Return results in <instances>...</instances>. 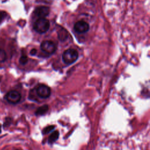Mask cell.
I'll use <instances>...</instances> for the list:
<instances>
[{"label": "cell", "mask_w": 150, "mask_h": 150, "mask_svg": "<svg viewBox=\"0 0 150 150\" xmlns=\"http://www.w3.org/2000/svg\"><path fill=\"white\" fill-rule=\"evenodd\" d=\"M50 27V22L45 18H39L33 24L34 30L39 33H44L46 32Z\"/></svg>", "instance_id": "6da1fadb"}, {"label": "cell", "mask_w": 150, "mask_h": 150, "mask_svg": "<svg viewBox=\"0 0 150 150\" xmlns=\"http://www.w3.org/2000/svg\"><path fill=\"white\" fill-rule=\"evenodd\" d=\"M79 57L77 51L74 49L66 50L62 54V60L66 64H71L74 63Z\"/></svg>", "instance_id": "7a4b0ae2"}, {"label": "cell", "mask_w": 150, "mask_h": 150, "mask_svg": "<svg viewBox=\"0 0 150 150\" xmlns=\"http://www.w3.org/2000/svg\"><path fill=\"white\" fill-rule=\"evenodd\" d=\"M41 50L46 54H52L55 52L57 47L54 42L50 40H44L40 44Z\"/></svg>", "instance_id": "3957f363"}, {"label": "cell", "mask_w": 150, "mask_h": 150, "mask_svg": "<svg viewBox=\"0 0 150 150\" xmlns=\"http://www.w3.org/2000/svg\"><path fill=\"white\" fill-rule=\"evenodd\" d=\"M36 93L37 96L42 98H47L51 94L50 87L45 84H39L36 87Z\"/></svg>", "instance_id": "277c9868"}, {"label": "cell", "mask_w": 150, "mask_h": 150, "mask_svg": "<svg viewBox=\"0 0 150 150\" xmlns=\"http://www.w3.org/2000/svg\"><path fill=\"white\" fill-rule=\"evenodd\" d=\"M5 99L9 103L16 104L20 101L21 99V94L16 90H11L6 94Z\"/></svg>", "instance_id": "5b68a950"}, {"label": "cell", "mask_w": 150, "mask_h": 150, "mask_svg": "<svg viewBox=\"0 0 150 150\" xmlns=\"http://www.w3.org/2000/svg\"><path fill=\"white\" fill-rule=\"evenodd\" d=\"M74 29L77 33H85L89 30V25L84 21H80L74 24Z\"/></svg>", "instance_id": "8992f818"}, {"label": "cell", "mask_w": 150, "mask_h": 150, "mask_svg": "<svg viewBox=\"0 0 150 150\" xmlns=\"http://www.w3.org/2000/svg\"><path fill=\"white\" fill-rule=\"evenodd\" d=\"M49 8L46 6H40L35 8L34 13L39 18H45L49 14Z\"/></svg>", "instance_id": "52a82bcc"}, {"label": "cell", "mask_w": 150, "mask_h": 150, "mask_svg": "<svg viewBox=\"0 0 150 150\" xmlns=\"http://www.w3.org/2000/svg\"><path fill=\"white\" fill-rule=\"evenodd\" d=\"M57 36H58L59 39L60 41L63 42L65 40H66V39L67 38L68 32L64 28H61V29H60V30L57 32Z\"/></svg>", "instance_id": "ba28073f"}, {"label": "cell", "mask_w": 150, "mask_h": 150, "mask_svg": "<svg viewBox=\"0 0 150 150\" xmlns=\"http://www.w3.org/2000/svg\"><path fill=\"white\" fill-rule=\"evenodd\" d=\"M49 110V106L47 104H45L40 107H39L36 112H35V114L36 115H42L45 114Z\"/></svg>", "instance_id": "9c48e42d"}, {"label": "cell", "mask_w": 150, "mask_h": 150, "mask_svg": "<svg viewBox=\"0 0 150 150\" xmlns=\"http://www.w3.org/2000/svg\"><path fill=\"white\" fill-rule=\"evenodd\" d=\"M59 137V132L58 131H54L50 135L48 139V142L49 144H53L57 140Z\"/></svg>", "instance_id": "30bf717a"}, {"label": "cell", "mask_w": 150, "mask_h": 150, "mask_svg": "<svg viewBox=\"0 0 150 150\" xmlns=\"http://www.w3.org/2000/svg\"><path fill=\"white\" fill-rule=\"evenodd\" d=\"M54 127H55L54 125H49L43 129V130L42 131V133L43 134H49L54 129Z\"/></svg>", "instance_id": "8fae6325"}, {"label": "cell", "mask_w": 150, "mask_h": 150, "mask_svg": "<svg viewBox=\"0 0 150 150\" xmlns=\"http://www.w3.org/2000/svg\"><path fill=\"white\" fill-rule=\"evenodd\" d=\"M6 59V54L5 50L0 49V62H4Z\"/></svg>", "instance_id": "7c38bea8"}, {"label": "cell", "mask_w": 150, "mask_h": 150, "mask_svg": "<svg viewBox=\"0 0 150 150\" xmlns=\"http://www.w3.org/2000/svg\"><path fill=\"white\" fill-rule=\"evenodd\" d=\"M28 62V58L26 56H22L19 59V63L22 65L26 64Z\"/></svg>", "instance_id": "4fadbf2b"}, {"label": "cell", "mask_w": 150, "mask_h": 150, "mask_svg": "<svg viewBox=\"0 0 150 150\" xmlns=\"http://www.w3.org/2000/svg\"><path fill=\"white\" fill-rule=\"evenodd\" d=\"M11 122H12V119L9 117H6L5 118V121H4V124H3V127L4 128H7L11 124Z\"/></svg>", "instance_id": "5bb4252c"}, {"label": "cell", "mask_w": 150, "mask_h": 150, "mask_svg": "<svg viewBox=\"0 0 150 150\" xmlns=\"http://www.w3.org/2000/svg\"><path fill=\"white\" fill-rule=\"evenodd\" d=\"M6 13L4 12V11H0V23L2 21V20L5 18V17L6 16Z\"/></svg>", "instance_id": "9a60e30c"}, {"label": "cell", "mask_w": 150, "mask_h": 150, "mask_svg": "<svg viewBox=\"0 0 150 150\" xmlns=\"http://www.w3.org/2000/svg\"><path fill=\"white\" fill-rule=\"evenodd\" d=\"M37 53V50L36 49H32L30 51V54L32 56H34Z\"/></svg>", "instance_id": "2e32d148"}, {"label": "cell", "mask_w": 150, "mask_h": 150, "mask_svg": "<svg viewBox=\"0 0 150 150\" xmlns=\"http://www.w3.org/2000/svg\"><path fill=\"white\" fill-rule=\"evenodd\" d=\"M1 132V125H0V133Z\"/></svg>", "instance_id": "e0dca14e"}, {"label": "cell", "mask_w": 150, "mask_h": 150, "mask_svg": "<svg viewBox=\"0 0 150 150\" xmlns=\"http://www.w3.org/2000/svg\"><path fill=\"white\" fill-rule=\"evenodd\" d=\"M16 150H19V149H16Z\"/></svg>", "instance_id": "ac0fdd59"}]
</instances>
